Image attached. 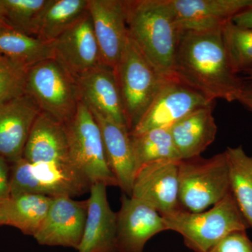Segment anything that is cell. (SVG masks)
Returning <instances> with one entry per match:
<instances>
[{"instance_id": "1f68e13d", "label": "cell", "mask_w": 252, "mask_h": 252, "mask_svg": "<svg viewBox=\"0 0 252 252\" xmlns=\"http://www.w3.org/2000/svg\"><path fill=\"white\" fill-rule=\"evenodd\" d=\"M231 21L240 27L252 29V6L235 15Z\"/></svg>"}, {"instance_id": "f546056e", "label": "cell", "mask_w": 252, "mask_h": 252, "mask_svg": "<svg viewBox=\"0 0 252 252\" xmlns=\"http://www.w3.org/2000/svg\"><path fill=\"white\" fill-rule=\"evenodd\" d=\"M209 252H252V242L246 230L235 231L222 239Z\"/></svg>"}, {"instance_id": "2e32d148", "label": "cell", "mask_w": 252, "mask_h": 252, "mask_svg": "<svg viewBox=\"0 0 252 252\" xmlns=\"http://www.w3.org/2000/svg\"><path fill=\"white\" fill-rule=\"evenodd\" d=\"M183 32L221 29L235 15L252 6V0H169Z\"/></svg>"}, {"instance_id": "277c9868", "label": "cell", "mask_w": 252, "mask_h": 252, "mask_svg": "<svg viewBox=\"0 0 252 252\" xmlns=\"http://www.w3.org/2000/svg\"><path fill=\"white\" fill-rule=\"evenodd\" d=\"M114 71L130 132L169 81L157 72L130 35Z\"/></svg>"}, {"instance_id": "e0dca14e", "label": "cell", "mask_w": 252, "mask_h": 252, "mask_svg": "<svg viewBox=\"0 0 252 252\" xmlns=\"http://www.w3.org/2000/svg\"><path fill=\"white\" fill-rule=\"evenodd\" d=\"M107 186H91L88 199L87 217L77 252H117V213L107 199Z\"/></svg>"}, {"instance_id": "d6986e66", "label": "cell", "mask_w": 252, "mask_h": 252, "mask_svg": "<svg viewBox=\"0 0 252 252\" xmlns=\"http://www.w3.org/2000/svg\"><path fill=\"white\" fill-rule=\"evenodd\" d=\"M90 109L100 129L107 162L118 187L130 197L137 167L130 131L126 126Z\"/></svg>"}, {"instance_id": "3957f363", "label": "cell", "mask_w": 252, "mask_h": 252, "mask_svg": "<svg viewBox=\"0 0 252 252\" xmlns=\"http://www.w3.org/2000/svg\"><path fill=\"white\" fill-rule=\"evenodd\" d=\"M162 217L167 229L182 235L186 246L195 252H209L227 235L250 228L231 193L207 211L179 209Z\"/></svg>"}, {"instance_id": "4316f807", "label": "cell", "mask_w": 252, "mask_h": 252, "mask_svg": "<svg viewBox=\"0 0 252 252\" xmlns=\"http://www.w3.org/2000/svg\"><path fill=\"white\" fill-rule=\"evenodd\" d=\"M51 0H0V17L6 27L36 36L38 25Z\"/></svg>"}, {"instance_id": "8992f818", "label": "cell", "mask_w": 252, "mask_h": 252, "mask_svg": "<svg viewBox=\"0 0 252 252\" xmlns=\"http://www.w3.org/2000/svg\"><path fill=\"white\" fill-rule=\"evenodd\" d=\"M11 163L9 197L37 194L73 198L90 190V182L71 162L32 163L22 157Z\"/></svg>"}, {"instance_id": "83f0119b", "label": "cell", "mask_w": 252, "mask_h": 252, "mask_svg": "<svg viewBox=\"0 0 252 252\" xmlns=\"http://www.w3.org/2000/svg\"><path fill=\"white\" fill-rule=\"evenodd\" d=\"M230 66L236 74L252 72V29L236 26L231 20L222 28Z\"/></svg>"}, {"instance_id": "cb8c5ba5", "label": "cell", "mask_w": 252, "mask_h": 252, "mask_svg": "<svg viewBox=\"0 0 252 252\" xmlns=\"http://www.w3.org/2000/svg\"><path fill=\"white\" fill-rule=\"evenodd\" d=\"M89 0H51L41 15L36 36L54 42L88 11Z\"/></svg>"}, {"instance_id": "9a60e30c", "label": "cell", "mask_w": 252, "mask_h": 252, "mask_svg": "<svg viewBox=\"0 0 252 252\" xmlns=\"http://www.w3.org/2000/svg\"><path fill=\"white\" fill-rule=\"evenodd\" d=\"M53 44L55 59L74 77L102 64L89 11Z\"/></svg>"}, {"instance_id": "836d02e7", "label": "cell", "mask_w": 252, "mask_h": 252, "mask_svg": "<svg viewBox=\"0 0 252 252\" xmlns=\"http://www.w3.org/2000/svg\"><path fill=\"white\" fill-rule=\"evenodd\" d=\"M248 77L243 79L245 84V89L252 91V72L246 74Z\"/></svg>"}, {"instance_id": "d4e9b609", "label": "cell", "mask_w": 252, "mask_h": 252, "mask_svg": "<svg viewBox=\"0 0 252 252\" xmlns=\"http://www.w3.org/2000/svg\"><path fill=\"white\" fill-rule=\"evenodd\" d=\"M226 153L230 193L252 228V157L247 155L242 146L228 147Z\"/></svg>"}, {"instance_id": "5b68a950", "label": "cell", "mask_w": 252, "mask_h": 252, "mask_svg": "<svg viewBox=\"0 0 252 252\" xmlns=\"http://www.w3.org/2000/svg\"><path fill=\"white\" fill-rule=\"evenodd\" d=\"M230 193L225 152L210 158L201 157L179 164V205L190 212L205 211Z\"/></svg>"}, {"instance_id": "603a6c76", "label": "cell", "mask_w": 252, "mask_h": 252, "mask_svg": "<svg viewBox=\"0 0 252 252\" xmlns=\"http://www.w3.org/2000/svg\"><path fill=\"white\" fill-rule=\"evenodd\" d=\"M0 55L26 69L55 58L53 42L9 27L0 28Z\"/></svg>"}, {"instance_id": "52a82bcc", "label": "cell", "mask_w": 252, "mask_h": 252, "mask_svg": "<svg viewBox=\"0 0 252 252\" xmlns=\"http://www.w3.org/2000/svg\"><path fill=\"white\" fill-rule=\"evenodd\" d=\"M26 94L41 112L64 125L74 117L81 101L75 77L55 58L28 68Z\"/></svg>"}, {"instance_id": "7c38bea8", "label": "cell", "mask_w": 252, "mask_h": 252, "mask_svg": "<svg viewBox=\"0 0 252 252\" xmlns=\"http://www.w3.org/2000/svg\"><path fill=\"white\" fill-rule=\"evenodd\" d=\"M52 198L45 220L33 237L41 245L77 250L84 233L88 200L77 201L68 196Z\"/></svg>"}, {"instance_id": "30bf717a", "label": "cell", "mask_w": 252, "mask_h": 252, "mask_svg": "<svg viewBox=\"0 0 252 252\" xmlns=\"http://www.w3.org/2000/svg\"><path fill=\"white\" fill-rule=\"evenodd\" d=\"M180 161L162 160L140 167L134 179L131 198L147 204L161 216L180 209Z\"/></svg>"}, {"instance_id": "8fae6325", "label": "cell", "mask_w": 252, "mask_h": 252, "mask_svg": "<svg viewBox=\"0 0 252 252\" xmlns=\"http://www.w3.org/2000/svg\"><path fill=\"white\" fill-rule=\"evenodd\" d=\"M88 11L102 64L114 69L129 36L125 0H89Z\"/></svg>"}, {"instance_id": "4dcf8cb0", "label": "cell", "mask_w": 252, "mask_h": 252, "mask_svg": "<svg viewBox=\"0 0 252 252\" xmlns=\"http://www.w3.org/2000/svg\"><path fill=\"white\" fill-rule=\"evenodd\" d=\"M10 195V168L8 161L0 155V200Z\"/></svg>"}, {"instance_id": "6da1fadb", "label": "cell", "mask_w": 252, "mask_h": 252, "mask_svg": "<svg viewBox=\"0 0 252 252\" xmlns=\"http://www.w3.org/2000/svg\"><path fill=\"white\" fill-rule=\"evenodd\" d=\"M177 80L210 100L238 101L245 89L230 66L221 29L184 32L175 63Z\"/></svg>"}, {"instance_id": "4fadbf2b", "label": "cell", "mask_w": 252, "mask_h": 252, "mask_svg": "<svg viewBox=\"0 0 252 252\" xmlns=\"http://www.w3.org/2000/svg\"><path fill=\"white\" fill-rule=\"evenodd\" d=\"M117 213V252H143L154 235L167 230L163 217L152 207L123 193Z\"/></svg>"}, {"instance_id": "e575fe53", "label": "cell", "mask_w": 252, "mask_h": 252, "mask_svg": "<svg viewBox=\"0 0 252 252\" xmlns=\"http://www.w3.org/2000/svg\"><path fill=\"white\" fill-rule=\"evenodd\" d=\"M1 27H6V26H5L4 22H3L2 20H1V17H0V28Z\"/></svg>"}, {"instance_id": "d6a6232c", "label": "cell", "mask_w": 252, "mask_h": 252, "mask_svg": "<svg viewBox=\"0 0 252 252\" xmlns=\"http://www.w3.org/2000/svg\"><path fill=\"white\" fill-rule=\"evenodd\" d=\"M238 101L248 110L252 112V91L245 89L239 96Z\"/></svg>"}, {"instance_id": "7402d4cb", "label": "cell", "mask_w": 252, "mask_h": 252, "mask_svg": "<svg viewBox=\"0 0 252 252\" xmlns=\"http://www.w3.org/2000/svg\"><path fill=\"white\" fill-rule=\"evenodd\" d=\"M53 198L26 194L0 200V225H10L34 236L49 212Z\"/></svg>"}, {"instance_id": "5bb4252c", "label": "cell", "mask_w": 252, "mask_h": 252, "mask_svg": "<svg viewBox=\"0 0 252 252\" xmlns=\"http://www.w3.org/2000/svg\"><path fill=\"white\" fill-rule=\"evenodd\" d=\"M75 77L81 101L89 108L127 127L115 71L100 64Z\"/></svg>"}, {"instance_id": "9c48e42d", "label": "cell", "mask_w": 252, "mask_h": 252, "mask_svg": "<svg viewBox=\"0 0 252 252\" xmlns=\"http://www.w3.org/2000/svg\"><path fill=\"white\" fill-rule=\"evenodd\" d=\"M215 102L179 81H167L130 135L171 126L190 113Z\"/></svg>"}, {"instance_id": "ffe728a7", "label": "cell", "mask_w": 252, "mask_h": 252, "mask_svg": "<svg viewBox=\"0 0 252 252\" xmlns=\"http://www.w3.org/2000/svg\"><path fill=\"white\" fill-rule=\"evenodd\" d=\"M23 158L32 163L71 162L64 124L40 112L30 132Z\"/></svg>"}, {"instance_id": "484cf974", "label": "cell", "mask_w": 252, "mask_h": 252, "mask_svg": "<svg viewBox=\"0 0 252 252\" xmlns=\"http://www.w3.org/2000/svg\"><path fill=\"white\" fill-rule=\"evenodd\" d=\"M171 126L153 129L138 135H130L137 170L152 162L182 160L174 143Z\"/></svg>"}, {"instance_id": "44dd1931", "label": "cell", "mask_w": 252, "mask_h": 252, "mask_svg": "<svg viewBox=\"0 0 252 252\" xmlns=\"http://www.w3.org/2000/svg\"><path fill=\"white\" fill-rule=\"evenodd\" d=\"M214 104L196 109L170 127L181 160L200 157L215 140L217 126Z\"/></svg>"}, {"instance_id": "7a4b0ae2", "label": "cell", "mask_w": 252, "mask_h": 252, "mask_svg": "<svg viewBox=\"0 0 252 252\" xmlns=\"http://www.w3.org/2000/svg\"><path fill=\"white\" fill-rule=\"evenodd\" d=\"M129 35L166 81H178L175 63L183 32L169 0H125Z\"/></svg>"}, {"instance_id": "f1b7e54d", "label": "cell", "mask_w": 252, "mask_h": 252, "mask_svg": "<svg viewBox=\"0 0 252 252\" xmlns=\"http://www.w3.org/2000/svg\"><path fill=\"white\" fill-rule=\"evenodd\" d=\"M28 69L0 55V103L26 94Z\"/></svg>"}, {"instance_id": "ac0fdd59", "label": "cell", "mask_w": 252, "mask_h": 252, "mask_svg": "<svg viewBox=\"0 0 252 252\" xmlns=\"http://www.w3.org/2000/svg\"><path fill=\"white\" fill-rule=\"evenodd\" d=\"M40 112L26 94L0 103V155L8 162L23 157L32 127Z\"/></svg>"}, {"instance_id": "ba28073f", "label": "cell", "mask_w": 252, "mask_h": 252, "mask_svg": "<svg viewBox=\"0 0 252 252\" xmlns=\"http://www.w3.org/2000/svg\"><path fill=\"white\" fill-rule=\"evenodd\" d=\"M70 161L91 185L118 187L107 162L100 129L87 104L80 101L72 119L64 124Z\"/></svg>"}]
</instances>
